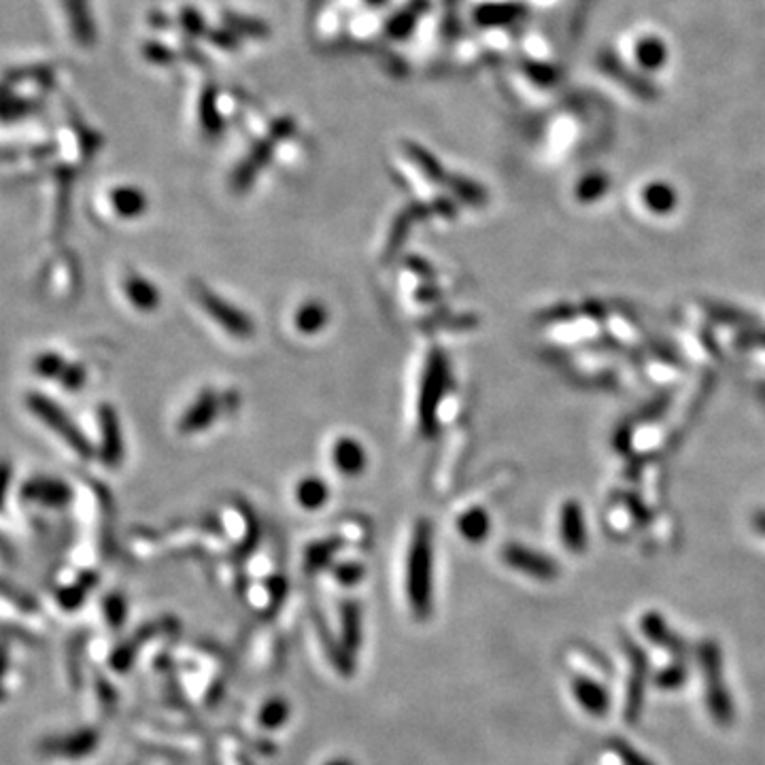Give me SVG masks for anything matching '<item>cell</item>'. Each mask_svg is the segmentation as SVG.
Here are the masks:
<instances>
[{"instance_id": "1", "label": "cell", "mask_w": 765, "mask_h": 765, "mask_svg": "<svg viewBox=\"0 0 765 765\" xmlns=\"http://www.w3.org/2000/svg\"><path fill=\"white\" fill-rule=\"evenodd\" d=\"M408 589L415 608L423 610V606L428 608L432 591V538L428 523L419 525L412 538L411 557H408Z\"/></svg>"}, {"instance_id": "17", "label": "cell", "mask_w": 765, "mask_h": 765, "mask_svg": "<svg viewBox=\"0 0 765 765\" xmlns=\"http://www.w3.org/2000/svg\"><path fill=\"white\" fill-rule=\"evenodd\" d=\"M521 13L519 7H508V4H496V7L483 9V17L487 24H506L513 21Z\"/></svg>"}, {"instance_id": "3", "label": "cell", "mask_w": 765, "mask_h": 765, "mask_svg": "<svg viewBox=\"0 0 765 765\" xmlns=\"http://www.w3.org/2000/svg\"><path fill=\"white\" fill-rule=\"evenodd\" d=\"M198 300H200L202 309L207 310V313L211 315L225 332L232 334V336L247 338L253 334L251 319H249L241 309H234V306L225 302L224 298L215 296L213 292H208L207 287L198 289Z\"/></svg>"}, {"instance_id": "9", "label": "cell", "mask_w": 765, "mask_h": 765, "mask_svg": "<svg viewBox=\"0 0 765 765\" xmlns=\"http://www.w3.org/2000/svg\"><path fill=\"white\" fill-rule=\"evenodd\" d=\"M642 200L644 207L650 208L653 213H670L676 207V191L672 190V185L655 181V183L644 187Z\"/></svg>"}, {"instance_id": "6", "label": "cell", "mask_w": 765, "mask_h": 765, "mask_svg": "<svg viewBox=\"0 0 765 765\" xmlns=\"http://www.w3.org/2000/svg\"><path fill=\"white\" fill-rule=\"evenodd\" d=\"M217 398L211 394V391H202L200 395H198L194 404L185 411V415L181 417L179 428L181 432L187 434H194L200 432V429L208 428L215 417H217Z\"/></svg>"}, {"instance_id": "18", "label": "cell", "mask_w": 765, "mask_h": 765, "mask_svg": "<svg viewBox=\"0 0 765 765\" xmlns=\"http://www.w3.org/2000/svg\"><path fill=\"white\" fill-rule=\"evenodd\" d=\"M755 525H757L759 531H763V534H765V510H763V513H759L757 517H755Z\"/></svg>"}, {"instance_id": "7", "label": "cell", "mask_w": 765, "mask_h": 765, "mask_svg": "<svg viewBox=\"0 0 765 765\" xmlns=\"http://www.w3.org/2000/svg\"><path fill=\"white\" fill-rule=\"evenodd\" d=\"M561 536L572 551H581L585 547V521L582 508L576 502H565L561 508Z\"/></svg>"}, {"instance_id": "14", "label": "cell", "mask_w": 765, "mask_h": 765, "mask_svg": "<svg viewBox=\"0 0 765 765\" xmlns=\"http://www.w3.org/2000/svg\"><path fill=\"white\" fill-rule=\"evenodd\" d=\"M113 202H115L117 211L122 215H126V217L140 215L147 208V200H145L143 191H139V190H117L115 196H113Z\"/></svg>"}, {"instance_id": "11", "label": "cell", "mask_w": 765, "mask_h": 765, "mask_svg": "<svg viewBox=\"0 0 765 765\" xmlns=\"http://www.w3.org/2000/svg\"><path fill=\"white\" fill-rule=\"evenodd\" d=\"M326 321H327V310L326 306H321L319 302H306L300 306L296 315H293V326H296V330L302 334H317L323 326H326Z\"/></svg>"}, {"instance_id": "15", "label": "cell", "mask_w": 765, "mask_h": 765, "mask_svg": "<svg viewBox=\"0 0 765 765\" xmlns=\"http://www.w3.org/2000/svg\"><path fill=\"white\" fill-rule=\"evenodd\" d=\"M128 296L132 298V302L139 306V309L153 310L157 306L156 287L149 285V283L143 281V279H139V276L128 281Z\"/></svg>"}, {"instance_id": "4", "label": "cell", "mask_w": 765, "mask_h": 765, "mask_svg": "<svg viewBox=\"0 0 765 765\" xmlns=\"http://www.w3.org/2000/svg\"><path fill=\"white\" fill-rule=\"evenodd\" d=\"M332 463L334 468L344 476L361 474L368 466L366 449L361 446L360 440L351 438V436H343V438H338L332 446Z\"/></svg>"}, {"instance_id": "16", "label": "cell", "mask_w": 765, "mask_h": 765, "mask_svg": "<svg viewBox=\"0 0 765 765\" xmlns=\"http://www.w3.org/2000/svg\"><path fill=\"white\" fill-rule=\"evenodd\" d=\"M606 190H608V179H606V174L593 173V174H587V177L578 183L576 196L581 198L582 202H591L595 198L602 196Z\"/></svg>"}, {"instance_id": "2", "label": "cell", "mask_w": 765, "mask_h": 765, "mask_svg": "<svg viewBox=\"0 0 765 765\" xmlns=\"http://www.w3.org/2000/svg\"><path fill=\"white\" fill-rule=\"evenodd\" d=\"M446 385H449V366H446L445 355L434 351L429 355L428 370H425L423 385H421V398H419V417H421V428L432 429L436 421V408L442 395H445Z\"/></svg>"}, {"instance_id": "10", "label": "cell", "mask_w": 765, "mask_h": 765, "mask_svg": "<svg viewBox=\"0 0 765 765\" xmlns=\"http://www.w3.org/2000/svg\"><path fill=\"white\" fill-rule=\"evenodd\" d=\"M327 485L315 476H306L296 485V500L302 508L315 510L327 502Z\"/></svg>"}, {"instance_id": "5", "label": "cell", "mask_w": 765, "mask_h": 765, "mask_svg": "<svg viewBox=\"0 0 765 765\" xmlns=\"http://www.w3.org/2000/svg\"><path fill=\"white\" fill-rule=\"evenodd\" d=\"M504 559H506V564L513 565V568L527 572V574H534L538 578H548L555 574V565L551 559L544 557L540 553L530 551V548L517 547V544H510V547H506V551H504Z\"/></svg>"}, {"instance_id": "13", "label": "cell", "mask_w": 765, "mask_h": 765, "mask_svg": "<svg viewBox=\"0 0 765 765\" xmlns=\"http://www.w3.org/2000/svg\"><path fill=\"white\" fill-rule=\"evenodd\" d=\"M462 534L470 538V540H480L487 531H489V517L483 508H472L457 521Z\"/></svg>"}, {"instance_id": "8", "label": "cell", "mask_w": 765, "mask_h": 765, "mask_svg": "<svg viewBox=\"0 0 765 765\" xmlns=\"http://www.w3.org/2000/svg\"><path fill=\"white\" fill-rule=\"evenodd\" d=\"M599 66H602L604 72H608L610 77H615L616 81L625 83V88L632 89V92H636L638 96H644V98H653L655 89L650 88L649 81H642L638 75H633V72H629L625 66L621 64L619 58L612 54H602L599 55Z\"/></svg>"}, {"instance_id": "12", "label": "cell", "mask_w": 765, "mask_h": 765, "mask_svg": "<svg viewBox=\"0 0 765 765\" xmlns=\"http://www.w3.org/2000/svg\"><path fill=\"white\" fill-rule=\"evenodd\" d=\"M636 60L640 68L644 71H657L661 64H666L667 60V49L659 38L646 37L636 45Z\"/></svg>"}]
</instances>
